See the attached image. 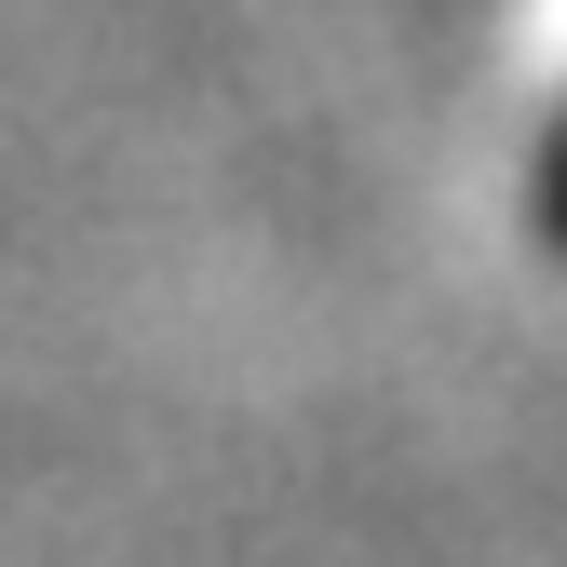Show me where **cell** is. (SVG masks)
Here are the masks:
<instances>
[{"mask_svg":"<svg viewBox=\"0 0 567 567\" xmlns=\"http://www.w3.org/2000/svg\"><path fill=\"white\" fill-rule=\"evenodd\" d=\"M554 230H567V176H554Z\"/></svg>","mask_w":567,"mask_h":567,"instance_id":"1","label":"cell"}]
</instances>
